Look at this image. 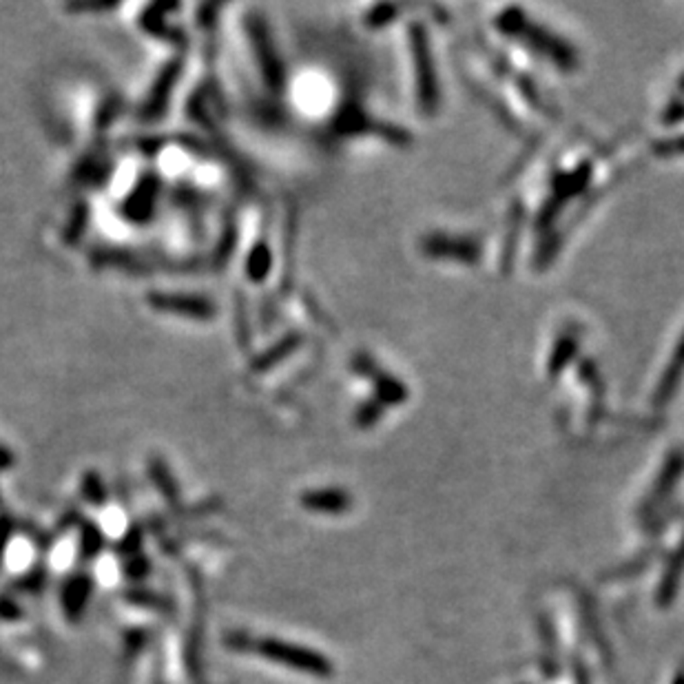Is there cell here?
Returning <instances> with one entry per match:
<instances>
[{
    "instance_id": "ffe728a7",
    "label": "cell",
    "mask_w": 684,
    "mask_h": 684,
    "mask_svg": "<svg viewBox=\"0 0 684 684\" xmlns=\"http://www.w3.org/2000/svg\"><path fill=\"white\" fill-rule=\"evenodd\" d=\"M224 642H226L231 649H236V652H244V649H248V652H251L253 644H255V640H251V636H248V633H244V632H233V633H228Z\"/></svg>"
},
{
    "instance_id": "e0dca14e",
    "label": "cell",
    "mask_w": 684,
    "mask_h": 684,
    "mask_svg": "<svg viewBox=\"0 0 684 684\" xmlns=\"http://www.w3.org/2000/svg\"><path fill=\"white\" fill-rule=\"evenodd\" d=\"M23 618V609L12 596H0V620L5 623H18Z\"/></svg>"
},
{
    "instance_id": "9a60e30c",
    "label": "cell",
    "mask_w": 684,
    "mask_h": 684,
    "mask_svg": "<svg viewBox=\"0 0 684 684\" xmlns=\"http://www.w3.org/2000/svg\"><path fill=\"white\" fill-rule=\"evenodd\" d=\"M122 574H125V578L131 580V583H142V580L151 574V560L146 559L144 554L126 559L125 567H122Z\"/></svg>"
},
{
    "instance_id": "2e32d148",
    "label": "cell",
    "mask_w": 684,
    "mask_h": 684,
    "mask_svg": "<svg viewBox=\"0 0 684 684\" xmlns=\"http://www.w3.org/2000/svg\"><path fill=\"white\" fill-rule=\"evenodd\" d=\"M268 271V251L266 246H255V251L248 257V277L251 280H262Z\"/></svg>"
},
{
    "instance_id": "5bb4252c",
    "label": "cell",
    "mask_w": 684,
    "mask_h": 684,
    "mask_svg": "<svg viewBox=\"0 0 684 684\" xmlns=\"http://www.w3.org/2000/svg\"><path fill=\"white\" fill-rule=\"evenodd\" d=\"M47 578L49 574L45 567L36 565L16 580V589L24 591V594H41V591L47 587Z\"/></svg>"
},
{
    "instance_id": "9c48e42d",
    "label": "cell",
    "mask_w": 684,
    "mask_h": 684,
    "mask_svg": "<svg viewBox=\"0 0 684 684\" xmlns=\"http://www.w3.org/2000/svg\"><path fill=\"white\" fill-rule=\"evenodd\" d=\"M301 505L308 507L312 512H326V514H339L348 507V498L344 492L337 490H317V492H306L301 496Z\"/></svg>"
},
{
    "instance_id": "52a82bcc",
    "label": "cell",
    "mask_w": 684,
    "mask_h": 684,
    "mask_svg": "<svg viewBox=\"0 0 684 684\" xmlns=\"http://www.w3.org/2000/svg\"><path fill=\"white\" fill-rule=\"evenodd\" d=\"M106 536L96 521L85 519L78 525V559L89 563L105 551Z\"/></svg>"
},
{
    "instance_id": "30bf717a",
    "label": "cell",
    "mask_w": 684,
    "mask_h": 684,
    "mask_svg": "<svg viewBox=\"0 0 684 684\" xmlns=\"http://www.w3.org/2000/svg\"><path fill=\"white\" fill-rule=\"evenodd\" d=\"M80 495L85 498V503H89L91 507H105L109 501V490L105 485V478L100 476V472L87 470L80 476Z\"/></svg>"
},
{
    "instance_id": "7402d4cb",
    "label": "cell",
    "mask_w": 684,
    "mask_h": 684,
    "mask_svg": "<svg viewBox=\"0 0 684 684\" xmlns=\"http://www.w3.org/2000/svg\"><path fill=\"white\" fill-rule=\"evenodd\" d=\"M14 463H16V454H14L7 446H0V472L14 467Z\"/></svg>"
},
{
    "instance_id": "cb8c5ba5",
    "label": "cell",
    "mask_w": 684,
    "mask_h": 684,
    "mask_svg": "<svg viewBox=\"0 0 684 684\" xmlns=\"http://www.w3.org/2000/svg\"><path fill=\"white\" fill-rule=\"evenodd\" d=\"M673 684H684V673H678L676 680H673Z\"/></svg>"
},
{
    "instance_id": "7a4b0ae2",
    "label": "cell",
    "mask_w": 684,
    "mask_h": 684,
    "mask_svg": "<svg viewBox=\"0 0 684 684\" xmlns=\"http://www.w3.org/2000/svg\"><path fill=\"white\" fill-rule=\"evenodd\" d=\"M160 193H162V180L153 171H146L144 175L135 182L131 193L122 202L120 215L131 224H146L153 219L155 208H158Z\"/></svg>"
},
{
    "instance_id": "d4e9b609",
    "label": "cell",
    "mask_w": 684,
    "mask_h": 684,
    "mask_svg": "<svg viewBox=\"0 0 684 684\" xmlns=\"http://www.w3.org/2000/svg\"><path fill=\"white\" fill-rule=\"evenodd\" d=\"M0 503H3V498H0Z\"/></svg>"
},
{
    "instance_id": "3957f363",
    "label": "cell",
    "mask_w": 684,
    "mask_h": 684,
    "mask_svg": "<svg viewBox=\"0 0 684 684\" xmlns=\"http://www.w3.org/2000/svg\"><path fill=\"white\" fill-rule=\"evenodd\" d=\"M146 304L153 310L171 312V315L190 317L198 321L213 319L217 308L211 300L199 295H189V292H149L146 295Z\"/></svg>"
},
{
    "instance_id": "ac0fdd59",
    "label": "cell",
    "mask_w": 684,
    "mask_h": 684,
    "mask_svg": "<svg viewBox=\"0 0 684 684\" xmlns=\"http://www.w3.org/2000/svg\"><path fill=\"white\" fill-rule=\"evenodd\" d=\"M14 531H16V521L12 514H0V563L5 559V551H7L9 541H12Z\"/></svg>"
},
{
    "instance_id": "7c38bea8",
    "label": "cell",
    "mask_w": 684,
    "mask_h": 684,
    "mask_svg": "<svg viewBox=\"0 0 684 684\" xmlns=\"http://www.w3.org/2000/svg\"><path fill=\"white\" fill-rule=\"evenodd\" d=\"M142 545H144V530L140 525H131L129 530L125 531V536L114 545L116 556L120 559H134V556L140 554Z\"/></svg>"
},
{
    "instance_id": "8fae6325",
    "label": "cell",
    "mask_w": 684,
    "mask_h": 684,
    "mask_svg": "<svg viewBox=\"0 0 684 684\" xmlns=\"http://www.w3.org/2000/svg\"><path fill=\"white\" fill-rule=\"evenodd\" d=\"M126 603L135 605V607L151 609V612H173V603L162 594L144 589V587H131L125 591Z\"/></svg>"
},
{
    "instance_id": "603a6c76",
    "label": "cell",
    "mask_w": 684,
    "mask_h": 684,
    "mask_svg": "<svg viewBox=\"0 0 684 684\" xmlns=\"http://www.w3.org/2000/svg\"><path fill=\"white\" fill-rule=\"evenodd\" d=\"M116 5H71L69 12H91V9H96V12H105V9H114Z\"/></svg>"
},
{
    "instance_id": "277c9868",
    "label": "cell",
    "mask_w": 684,
    "mask_h": 684,
    "mask_svg": "<svg viewBox=\"0 0 684 684\" xmlns=\"http://www.w3.org/2000/svg\"><path fill=\"white\" fill-rule=\"evenodd\" d=\"M91 594H94V576L87 574V571H76L62 583L60 607L67 623H80L82 615L87 614V607H89Z\"/></svg>"
},
{
    "instance_id": "d6986e66",
    "label": "cell",
    "mask_w": 684,
    "mask_h": 684,
    "mask_svg": "<svg viewBox=\"0 0 684 684\" xmlns=\"http://www.w3.org/2000/svg\"><path fill=\"white\" fill-rule=\"evenodd\" d=\"M144 642H146V632H142V629H138V632L134 629V632L126 633V640H125L126 656H135V653L144 647Z\"/></svg>"
},
{
    "instance_id": "ba28073f",
    "label": "cell",
    "mask_w": 684,
    "mask_h": 684,
    "mask_svg": "<svg viewBox=\"0 0 684 684\" xmlns=\"http://www.w3.org/2000/svg\"><path fill=\"white\" fill-rule=\"evenodd\" d=\"M682 571H684V541H682V545L678 547L676 554L671 556V560H669L667 571H664V576L661 580V589H658V605H661V607H669L671 600L676 598V591L678 587H680Z\"/></svg>"
},
{
    "instance_id": "5b68a950",
    "label": "cell",
    "mask_w": 684,
    "mask_h": 684,
    "mask_svg": "<svg viewBox=\"0 0 684 684\" xmlns=\"http://www.w3.org/2000/svg\"><path fill=\"white\" fill-rule=\"evenodd\" d=\"M182 60H171L169 65L160 71L158 80H155L153 89L146 96L144 105H142V118L144 120H158L162 118L166 106H169L171 94H173L175 85H178L180 76H182Z\"/></svg>"
},
{
    "instance_id": "6da1fadb",
    "label": "cell",
    "mask_w": 684,
    "mask_h": 684,
    "mask_svg": "<svg viewBox=\"0 0 684 684\" xmlns=\"http://www.w3.org/2000/svg\"><path fill=\"white\" fill-rule=\"evenodd\" d=\"M253 652H255L257 656H262L263 661L283 664V667L288 669H297V671H304L308 676H332V664L328 658L321 656L319 652L301 647V644L286 642V640L280 638H257L255 644H253Z\"/></svg>"
},
{
    "instance_id": "44dd1931",
    "label": "cell",
    "mask_w": 684,
    "mask_h": 684,
    "mask_svg": "<svg viewBox=\"0 0 684 684\" xmlns=\"http://www.w3.org/2000/svg\"><path fill=\"white\" fill-rule=\"evenodd\" d=\"M80 522L82 519H80V514H78V510H71L69 516H62L60 522H58V534H62V531L69 530V527L73 525H80Z\"/></svg>"
},
{
    "instance_id": "4fadbf2b",
    "label": "cell",
    "mask_w": 684,
    "mask_h": 684,
    "mask_svg": "<svg viewBox=\"0 0 684 684\" xmlns=\"http://www.w3.org/2000/svg\"><path fill=\"white\" fill-rule=\"evenodd\" d=\"M87 224H89V204L80 202L73 208L65 224V233H62L65 242H78L82 237V233L87 231Z\"/></svg>"
},
{
    "instance_id": "8992f818",
    "label": "cell",
    "mask_w": 684,
    "mask_h": 684,
    "mask_svg": "<svg viewBox=\"0 0 684 684\" xmlns=\"http://www.w3.org/2000/svg\"><path fill=\"white\" fill-rule=\"evenodd\" d=\"M146 470H149V478L151 483L155 485V490L162 495L169 507H178L180 505V485L175 481L173 472L171 467L166 466V461L162 457H151L149 463H146Z\"/></svg>"
}]
</instances>
